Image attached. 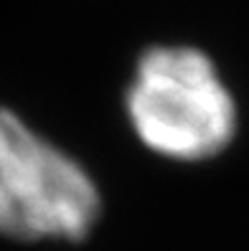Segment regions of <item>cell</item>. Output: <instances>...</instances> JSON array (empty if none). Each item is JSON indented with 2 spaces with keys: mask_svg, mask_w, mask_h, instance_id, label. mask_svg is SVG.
I'll return each mask as SVG.
<instances>
[{
  "mask_svg": "<svg viewBox=\"0 0 249 251\" xmlns=\"http://www.w3.org/2000/svg\"><path fill=\"white\" fill-rule=\"evenodd\" d=\"M127 127L142 150L201 165L239 135V101L219 64L191 43H155L138 58L122 94Z\"/></svg>",
  "mask_w": 249,
  "mask_h": 251,
  "instance_id": "obj_1",
  "label": "cell"
},
{
  "mask_svg": "<svg viewBox=\"0 0 249 251\" xmlns=\"http://www.w3.org/2000/svg\"><path fill=\"white\" fill-rule=\"evenodd\" d=\"M105 213V196L84 162L0 104V239L82 244Z\"/></svg>",
  "mask_w": 249,
  "mask_h": 251,
  "instance_id": "obj_2",
  "label": "cell"
}]
</instances>
